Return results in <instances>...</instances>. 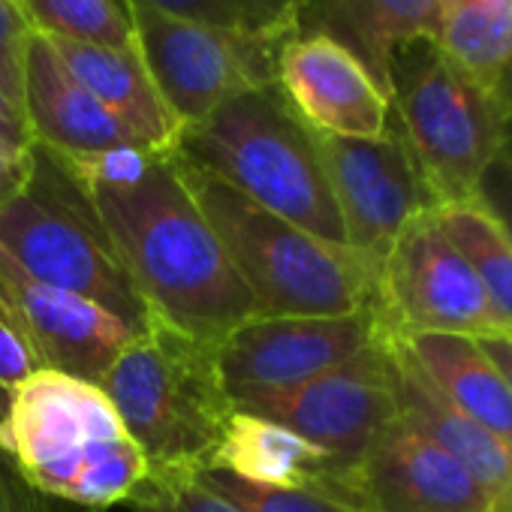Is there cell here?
I'll list each match as a JSON object with an SVG mask.
<instances>
[{"label":"cell","mask_w":512,"mask_h":512,"mask_svg":"<svg viewBox=\"0 0 512 512\" xmlns=\"http://www.w3.org/2000/svg\"><path fill=\"white\" fill-rule=\"evenodd\" d=\"M0 320L37 356L40 368L100 383L136 338L100 305L37 281L0 250Z\"/></svg>","instance_id":"obj_14"},{"label":"cell","mask_w":512,"mask_h":512,"mask_svg":"<svg viewBox=\"0 0 512 512\" xmlns=\"http://www.w3.org/2000/svg\"><path fill=\"white\" fill-rule=\"evenodd\" d=\"M314 142L344 223L347 247L383 266L401 229L431 208L404 139L389 124L377 139L314 130Z\"/></svg>","instance_id":"obj_12"},{"label":"cell","mask_w":512,"mask_h":512,"mask_svg":"<svg viewBox=\"0 0 512 512\" xmlns=\"http://www.w3.org/2000/svg\"><path fill=\"white\" fill-rule=\"evenodd\" d=\"M22 91L31 139L52 154L85 157L127 145L145 148L94 94H88L67 73L49 40L37 31H31L25 43Z\"/></svg>","instance_id":"obj_16"},{"label":"cell","mask_w":512,"mask_h":512,"mask_svg":"<svg viewBox=\"0 0 512 512\" xmlns=\"http://www.w3.org/2000/svg\"><path fill=\"white\" fill-rule=\"evenodd\" d=\"M172 154L284 220L347 244L314 130L278 85L238 94L208 118L184 127Z\"/></svg>","instance_id":"obj_4"},{"label":"cell","mask_w":512,"mask_h":512,"mask_svg":"<svg viewBox=\"0 0 512 512\" xmlns=\"http://www.w3.org/2000/svg\"><path fill=\"white\" fill-rule=\"evenodd\" d=\"M37 371H43V368H40L37 356L31 353V347L4 320H0V389L13 395Z\"/></svg>","instance_id":"obj_30"},{"label":"cell","mask_w":512,"mask_h":512,"mask_svg":"<svg viewBox=\"0 0 512 512\" xmlns=\"http://www.w3.org/2000/svg\"><path fill=\"white\" fill-rule=\"evenodd\" d=\"M175 166L247 287L256 317L377 311L380 266L368 256L284 220L181 157Z\"/></svg>","instance_id":"obj_2"},{"label":"cell","mask_w":512,"mask_h":512,"mask_svg":"<svg viewBox=\"0 0 512 512\" xmlns=\"http://www.w3.org/2000/svg\"><path fill=\"white\" fill-rule=\"evenodd\" d=\"M473 202H479L512 241V160L506 154H497L488 163V169L476 184Z\"/></svg>","instance_id":"obj_29"},{"label":"cell","mask_w":512,"mask_h":512,"mask_svg":"<svg viewBox=\"0 0 512 512\" xmlns=\"http://www.w3.org/2000/svg\"><path fill=\"white\" fill-rule=\"evenodd\" d=\"M500 154H506L512 160V109H506L503 118V142H500Z\"/></svg>","instance_id":"obj_36"},{"label":"cell","mask_w":512,"mask_h":512,"mask_svg":"<svg viewBox=\"0 0 512 512\" xmlns=\"http://www.w3.org/2000/svg\"><path fill=\"white\" fill-rule=\"evenodd\" d=\"M506 106L455 70L434 40H413L392 58V124L404 139L431 208L473 202L500 154Z\"/></svg>","instance_id":"obj_7"},{"label":"cell","mask_w":512,"mask_h":512,"mask_svg":"<svg viewBox=\"0 0 512 512\" xmlns=\"http://www.w3.org/2000/svg\"><path fill=\"white\" fill-rule=\"evenodd\" d=\"M235 4L253 19L260 31L290 37L296 31V10L299 0H235Z\"/></svg>","instance_id":"obj_31"},{"label":"cell","mask_w":512,"mask_h":512,"mask_svg":"<svg viewBox=\"0 0 512 512\" xmlns=\"http://www.w3.org/2000/svg\"><path fill=\"white\" fill-rule=\"evenodd\" d=\"M28 19L19 0H0V88L25 112V91H22V64H25V43H28Z\"/></svg>","instance_id":"obj_27"},{"label":"cell","mask_w":512,"mask_h":512,"mask_svg":"<svg viewBox=\"0 0 512 512\" xmlns=\"http://www.w3.org/2000/svg\"><path fill=\"white\" fill-rule=\"evenodd\" d=\"M0 142H7L13 148H22V151L34 148L25 112L4 94V88H0Z\"/></svg>","instance_id":"obj_34"},{"label":"cell","mask_w":512,"mask_h":512,"mask_svg":"<svg viewBox=\"0 0 512 512\" xmlns=\"http://www.w3.org/2000/svg\"><path fill=\"white\" fill-rule=\"evenodd\" d=\"M0 455L40 497L88 512L127 503L148 473L103 389L46 368L10 395Z\"/></svg>","instance_id":"obj_3"},{"label":"cell","mask_w":512,"mask_h":512,"mask_svg":"<svg viewBox=\"0 0 512 512\" xmlns=\"http://www.w3.org/2000/svg\"><path fill=\"white\" fill-rule=\"evenodd\" d=\"M383 329V326H380ZM386 332V329H383ZM395 335V332H389ZM422 374L470 422L512 449V389L476 338L464 335H395Z\"/></svg>","instance_id":"obj_20"},{"label":"cell","mask_w":512,"mask_h":512,"mask_svg":"<svg viewBox=\"0 0 512 512\" xmlns=\"http://www.w3.org/2000/svg\"><path fill=\"white\" fill-rule=\"evenodd\" d=\"M329 494L359 512H491V494L443 446L395 416Z\"/></svg>","instance_id":"obj_13"},{"label":"cell","mask_w":512,"mask_h":512,"mask_svg":"<svg viewBox=\"0 0 512 512\" xmlns=\"http://www.w3.org/2000/svg\"><path fill=\"white\" fill-rule=\"evenodd\" d=\"M7 407H10V395L0 389V419H4V413H7Z\"/></svg>","instance_id":"obj_37"},{"label":"cell","mask_w":512,"mask_h":512,"mask_svg":"<svg viewBox=\"0 0 512 512\" xmlns=\"http://www.w3.org/2000/svg\"><path fill=\"white\" fill-rule=\"evenodd\" d=\"M440 229L464 253L485 296L512 332V241L500 223L479 202H458L431 208Z\"/></svg>","instance_id":"obj_23"},{"label":"cell","mask_w":512,"mask_h":512,"mask_svg":"<svg viewBox=\"0 0 512 512\" xmlns=\"http://www.w3.org/2000/svg\"><path fill=\"white\" fill-rule=\"evenodd\" d=\"M0 512H46L40 494L22 482L4 455H0Z\"/></svg>","instance_id":"obj_33"},{"label":"cell","mask_w":512,"mask_h":512,"mask_svg":"<svg viewBox=\"0 0 512 512\" xmlns=\"http://www.w3.org/2000/svg\"><path fill=\"white\" fill-rule=\"evenodd\" d=\"M278 88L320 133L377 139L392 124L389 94L350 49L323 34H290L281 43Z\"/></svg>","instance_id":"obj_15"},{"label":"cell","mask_w":512,"mask_h":512,"mask_svg":"<svg viewBox=\"0 0 512 512\" xmlns=\"http://www.w3.org/2000/svg\"><path fill=\"white\" fill-rule=\"evenodd\" d=\"M28 28L43 37L133 49V25L124 0H19Z\"/></svg>","instance_id":"obj_24"},{"label":"cell","mask_w":512,"mask_h":512,"mask_svg":"<svg viewBox=\"0 0 512 512\" xmlns=\"http://www.w3.org/2000/svg\"><path fill=\"white\" fill-rule=\"evenodd\" d=\"M0 250L37 281L100 305L136 335L154 323L91 199L40 145L31 181L0 205Z\"/></svg>","instance_id":"obj_6"},{"label":"cell","mask_w":512,"mask_h":512,"mask_svg":"<svg viewBox=\"0 0 512 512\" xmlns=\"http://www.w3.org/2000/svg\"><path fill=\"white\" fill-rule=\"evenodd\" d=\"M377 317L395 335L488 338L509 332L431 208L413 217L386 253Z\"/></svg>","instance_id":"obj_9"},{"label":"cell","mask_w":512,"mask_h":512,"mask_svg":"<svg viewBox=\"0 0 512 512\" xmlns=\"http://www.w3.org/2000/svg\"><path fill=\"white\" fill-rule=\"evenodd\" d=\"M377 311L347 317H250L214 350L229 401L296 389L371 347Z\"/></svg>","instance_id":"obj_11"},{"label":"cell","mask_w":512,"mask_h":512,"mask_svg":"<svg viewBox=\"0 0 512 512\" xmlns=\"http://www.w3.org/2000/svg\"><path fill=\"white\" fill-rule=\"evenodd\" d=\"M133 49L163 106L184 130L253 88L278 85V49L287 37L220 28L124 0Z\"/></svg>","instance_id":"obj_8"},{"label":"cell","mask_w":512,"mask_h":512,"mask_svg":"<svg viewBox=\"0 0 512 512\" xmlns=\"http://www.w3.org/2000/svg\"><path fill=\"white\" fill-rule=\"evenodd\" d=\"M214 350L154 320L97 383L148 470L211 464L235 413Z\"/></svg>","instance_id":"obj_5"},{"label":"cell","mask_w":512,"mask_h":512,"mask_svg":"<svg viewBox=\"0 0 512 512\" xmlns=\"http://www.w3.org/2000/svg\"><path fill=\"white\" fill-rule=\"evenodd\" d=\"M142 4H148L154 10H163L169 16L193 19V22H208V25H220V28L260 31V28L253 25V19L235 4V0H142Z\"/></svg>","instance_id":"obj_28"},{"label":"cell","mask_w":512,"mask_h":512,"mask_svg":"<svg viewBox=\"0 0 512 512\" xmlns=\"http://www.w3.org/2000/svg\"><path fill=\"white\" fill-rule=\"evenodd\" d=\"M91 199L118 260L151 317L199 344L220 347L256 305L178 175L172 151L112 148L55 154Z\"/></svg>","instance_id":"obj_1"},{"label":"cell","mask_w":512,"mask_h":512,"mask_svg":"<svg viewBox=\"0 0 512 512\" xmlns=\"http://www.w3.org/2000/svg\"><path fill=\"white\" fill-rule=\"evenodd\" d=\"M437 49L503 103L512 82V0H440Z\"/></svg>","instance_id":"obj_22"},{"label":"cell","mask_w":512,"mask_h":512,"mask_svg":"<svg viewBox=\"0 0 512 512\" xmlns=\"http://www.w3.org/2000/svg\"><path fill=\"white\" fill-rule=\"evenodd\" d=\"M67 73L94 94L145 148L172 151L181 127L163 106L136 49H109L67 37H46Z\"/></svg>","instance_id":"obj_19"},{"label":"cell","mask_w":512,"mask_h":512,"mask_svg":"<svg viewBox=\"0 0 512 512\" xmlns=\"http://www.w3.org/2000/svg\"><path fill=\"white\" fill-rule=\"evenodd\" d=\"M31 172H34V148L22 151V148L0 142V205L25 190V184L31 181Z\"/></svg>","instance_id":"obj_32"},{"label":"cell","mask_w":512,"mask_h":512,"mask_svg":"<svg viewBox=\"0 0 512 512\" xmlns=\"http://www.w3.org/2000/svg\"><path fill=\"white\" fill-rule=\"evenodd\" d=\"M232 407L290 428L350 470L398 416L386 344L377 335L371 347L296 389L241 398Z\"/></svg>","instance_id":"obj_10"},{"label":"cell","mask_w":512,"mask_h":512,"mask_svg":"<svg viewBox=\"0 0 512 512\" xmlns=\"http://www.w3.org/2000/svg\"><path fill=\"white\" fill-rule=\"evenodd\" d=\"M503 106L506 109H512V82L506 85V91H503Z\"/></svg>","instance_id":"obj_38"},{"label":"cell","mask_w":512,"mask_h":512,"mask_svg":"<svg viewBox=\"0 0 512 512\" xmlns=\"http://www.w3.org/2000/svg\"><path fill=\"white\" fill-rule=\"evenodd\" d=\"M208 467L260 485H311L329 491L344 467L290 428L235 410Z\"/></svg>","instance_id":"obj_21"},{"label":"cell","mask_w":512,"mask_h":512,"mask_svg":"<svg viewBox=\"0 0 512 512\" xmlns=\"http://www.w3.org/2000/svg\"><path fill=\"white\" fill-rule=\"evenodd\" d=\"M199 479L241 512H359L341 497L311 485H260L217 467H202Z\"/></svg>","instance_id":"obj_25"},{"label":"cell","mask_w":512,"mask_h":512,"mask_svg":"<svg viewBox=\"0 0 512 512\" xmlns=\"http://www.w3.org/2000/svg\"><path fill=\"white\" fill-rule=\"evenodd\" d=\"M476 344L482 347V353L494 362V368L503 374V380L512 389V332H500V335H488V338H476Z\"/></svg>","instance_id":"obj_35"},{"label":"cell","mask_w":512,"mask_h":512,"mask_svg":"<svg viewBox=\"0 0 512 512\" xmlns=\"http://www.w3.org/2000/svg\"><path fill=\"white\" fill-rule=\"evenodd\" d=\"M380 338L392 365V386L398 416L410 422L416 431L431 437L449 455H455L491 494V503L503 500L512 491V449L491 437L485 428L470 422L452 401L422 374L404 344L380 329Z\"/></svg>","instance_id":"obj_18"},{"label":"cell","mask_w":512,"mask_h":512,"mask_svg":"<svg viewBox=\"0 0 512 512\" xmlns=\"http://www.w3.org/2000/svg\"><path fill=\"white\" fill-rule=\"evenodd\" d=\"M127 503L133 512H241L235 503L211 491L196 467L148 470Z\"/></svg>","instance_id":"obj_26"},{"label":"cell","mask_w":512,"mask_h":512,"mask_svg":"<svg viewBox=\"0 0 512 512\" xmlns=\"http://www.w3.org/2000/svg\"><path fill=\"white\" fill-rule=\"evenodd\" d=\"M440 0H299L293 34H323L350 49L392 100V58L413 40H434Z\"/></svg>","instance_id":"obj_17"}]
</instances>
